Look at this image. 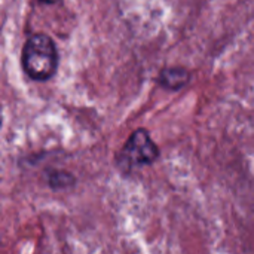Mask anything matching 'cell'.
<instances>
[{"label": "cell", "instance_id": "277c9868", "mask_svg": "<svg viewBox=\"0 0 254 254\" xmlns=\"http://www.w3.org/2000/svg\"><path fill=\"white\" fill-rule=\"evenodd\" d=\"M40 1H45V3H57L60 0H40Z\"/></svg>", "mask_w": 254, "mask_h": 254}, {"label": "cell", "instance_id": "3957f363", "mask_svg": "<svg viewBox=\"0 0 254 254\" xmlns=\"http://www.w3.org/2000/svg\"><path fill=\"white\" fill-rule=\"evenodd\" d=\"M189 79V74L183 68H165L161 73V82L170 89H179Z\"/></svg>", "mask_w": 254, "mask_h": 254}, {"label": "cell", "instance_id": "7a4b0ae2", "mask_svg": "<svg viewBox=\"0 0 254 254\" xmlns=\"http://www.w3.org/2000/svg\"><path fill=\"white\" fill-rule=\"evenodd\" d=\"M159 156V149L150 138L146 129H137L131 134L121 153V162L128 168L144 167L155 162Z\"/></svg>", "mask_w": 254, "mask_h": 254}, {"label": "cell", "instance_id": "6da1fadb", "mask_svg": "<svg viewBox=\"0 0 254 254\" xmlns=\"http://www.w3.org/2000/svg\"><path fill=\"white\" fill-rule=\"evenodd\" d=\"M58 67V54L52 39L43 33L28 37L22 48V68L34 80H48Z\"/></svg>", "mask_w": 254, "mask_h": 254}]
</instances>
